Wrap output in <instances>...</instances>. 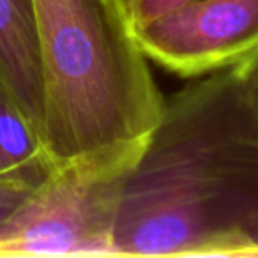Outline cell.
Masks as SVG:
<instances>
[{
    "label": "cell",
    "mask_w": 258,
    "mask_h": 258,
    "mask_svg": "<svg viewBox=\"0 0 258 258\" xmlns=\"http://www.w3.org/2000/svg\"><path fill=\"white\" fill-rule=\"evenodd\" d=\"M113 244L117 256H258V115L232 68L165 101Z\"/></svg>",
    "instance_id": "cell-1"
},
{
    "label": "cell",
    "mask_w": 258,
    "mask_h": 258,
    "mask_svg": "<svg viewBox=\"0 0 258 258\" xmlns=\"http://www.w3.org/2000/svg\"><path fill=\"white\" fill-rule=\"evenodd\" d=\"M43 76V147L53 165L142 149L165 97L127 0H30Z\"/></svg>",
    "instance_id": "cell-2"
},
{
    "label": "cell",
    "mask_w": 258,
    "mask_h": 258,
    "mask_svg": "<svg viewBox=\"0 0 258 258\" xmlns=\"http://www.w3.org/2000/svg\"><path fill=\"white\" fill-rule=\"evenodd\" d=\"M144 149L51 166L0 223V256H117L113 233L122 193Z\"/></svg>",
    "instance_id": "cell-3"
},
{
    "label": "cell",
    "mask_w": 258,
    "mask_h": 258,
    "mask_svg": "<svg viewBox=\"0 0 258 258\" xmlns=\"http://www.w3.org/2000/svg\"><path fill=\"white\" fill-rule=\"evenodd\" d=\"M135 30L149 60L166 71L209 75L258 48V0H195Z\"/></svg>",
    "instance_id": "cell-4"
},
{
    "label": "cell",
    "mask_w": 258,
    "mask_h": 258,
    "mask_svg": "<svg viewBox=\"0 0 258 258\" xmlns=\"http://www.w3.org/2000/svg\"><path fill=\"white\" fill-rule=\"evenodd\" d=\"M0 78L43 144V76L30 0H0Z\"/></svg>",
    "instance_id": "cell-5"
},
{
    "label": "cell",
    "mask_w": 258,
    "mask_h": 258,
    "mask_svg": "<svg viewBox=\"0 0 258 258\" xmlns=\"http://www.w3.org/2000/svg\"><path fill=\"white\" fill-rule=\"evenodd\" d=\"M51 166L39 135L0 78V170L46 175Z\"/></svg>",
    "instance_id": "cell-6"
},
{
    "label": "cell",
    "mask_w": 258,
    "mask_h": 258,
    "mask_svg": "<svg viewBox=\"0 0 258 258\" xmlns=\"http://www.w3.org/2000/svg\"><path fill=\"white\" fill-rule=\"evenodd\" d=\"M46 175L25 170H0V223L4 221Z\"/></svg>",
    "instance_id": "cell-7"
},
{
    "label": "cell",
    "mask_w": 258,
    "mask_h": 258,
    "mask_svg": "<svg viewBox=\"0 0 258 258\" xmlns=\"http://www.w3.org/2000/svg\"><path fill=\"white\" fill-rule=\"evenodd\" d=\"M191 2H195V0H127V6L135 29H137V27L145 25L149 22L163 18V16L170 15V13L177 11Z\"/></svg>",
    "instance_id": "cell-8"
},
{
    "label": "cell",
    "mask_w": 258,
    "mask_h": 258,
    "mask_svg": "<svg viewBox=\"0 0 258 258\" xmlns=\"http://www.w3.org/2000/svg\"><path fill=\"white\" fill-rule=\"evenodd\" d=\"M232 69L235 71L237 78L246 92V97L249 99L251 106L258 115V48H254L242 60L232 66Z\"/></svg>",
    "instance_id": "cell-9"
}]
</instances>
